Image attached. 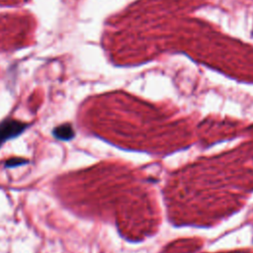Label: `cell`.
<instances>
[{"mask_svg":"<svg viewBox=\"0 0 253 253\" xmlns=\"http://www.w3.org/2000/svg\"><path fill=\"white\" fill-rule=\"evenodd\" d=\"M29 125L15 120H5L0 123V147L8 139L20 135Z\"/></svg>","mask_w":253,"mask_h":253,"instance_id":"6da1fadb","label":"cell"},{"mask_svg":"<svg viewBox=\"0 0 253 253\" xmlns=\"http://www.w3.org/2000/svg\"><path fill=\"white\" fill-rule=\"evenodd\" d=\"M53 135L60 140H69L74 136V131L69 124L61 125L53 129Z\"/></svg>","mask_w":253,"mask_h":253,"instance_id":"7a4b0ae2","label":"cell"},{"mask_svg":"<svg viewBox=\"0 0 253 253\" xmlns=\"http://www.w3.org/2000/svg\"><path fill=\"white\" fill-rule=\"evenodd\" d=\"M24 163H25L24 160H21L20 162H18V159H13V160L7 161L6 167H15V166H18V165H22Z\"/></svg>","mask_w":253,"mask_h":253,"instance_id":"3957f363","label":"cell"}]
</instances>
